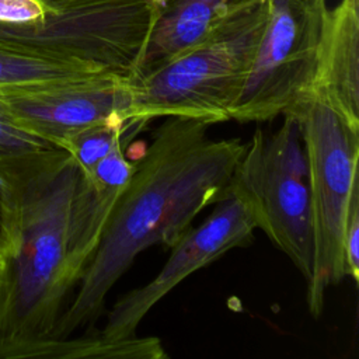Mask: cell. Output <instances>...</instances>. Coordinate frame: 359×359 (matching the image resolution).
Masks as SVG:
<instances>
[{
  "mask_svg": "<svg viewBox=\"0 0 359 359\" xmlns=\"http://www.w3.org/2000/svg\"><path fill=\"white\" fill-rule=\"evenodd\" d=\"M95 73H105V70L87 63L55 57L25 45L0 39V90L43 84Z\"/></svg>",
  "mask_w": 359,
  "mask_h": 359,
  "instance_id": "7c38bea8",
  "label": "cell"
},
{
  "mask_svg": "<svg viewBox=\"0 0 359 359\" xmlns=\"http://www.w3.org/2000/svg\"><path fill=\"white\" fill-rule=\"evenodd\" d=\"M327 11V0H268L261 39L229 119L272 121L304 94Z\"/></svg>",
  "mask_w": 359,
  "mask_h": 359,
  "instance_id": "8992f818",
  "label": "cell"
},
{
  "mask_svg": "<svg viewBox=\"0 0 359 359\" xmlns=\"http://www.w3.org/2000/svg\"><path fill=\"white\" fill-rule=\"evenodd\" d=\"M46 1H55V0H46Z\"/></svg>",
  "mask_w": 359,
  "mask_h": 359,
  "instance_id": "2e32d148",
  "label": "cell"
},
{
  "mask_svg": "<svg viewBox=\"0 0 359 359\" xmlns=\"http://www.w3.org/2000/svg\"><path fill=\"white\" fill-rule=\"evenodd\" d=\"M262 0H154L153 22L130 80L198 46Z\"/></svg>",
  "mask_w": 359,
  "mask_h": 359,
  "instance_id": "8fae6325",
  "label": "cell"
},
{
  "mask_svg": "<svg viewBox=\"0 0 359 359\" xmlns=\"http://www.w3.org/2000/svg\"><path fill=\"white\" fill-rule=\"evenodd\" d=\"M209 126L168 116L156 129L135 160L129 184L50 339L70 337L95 321L108 292L142 251L154 244L174 245L201 210L229 195L245 143L237 137L212 139Z\"/></svg>",
  "mask_w": 359,
  "mask_h": 359,
  "instance_id": "6da1fadb",
  "label": "cell"
},
{
  "mask_svg": "<svg viewBox=\"0 0 359 359\" xmlns=\"http://www.w3.org/2000/svg\"><path fill=\"white\" fill-rule=\"evenodd\" d=\"M282 116V126L269 135L255 129L229 191L248 203L257 229L292 259L307 282L313 268L307 157L297 121Z\"/></svg>",
  "mask_w": 359,
  "mask_h": 359,
  "instance_id": "5b68a950",
  "label": "cell"
},
{
  "mask_svg": "<svg viewBox=\"0 0 359 359\" xmlns=\"http://www.w3.org/2000/svg\"><path fill=\"white\" fill-rule=\"evenodd\" d=\"M149 122L150 119L137 116L126 136L88 174L77 178L70 208V255L79 278L97 250L112 210L133 174L135 161L128 160L126 149Z\"/></svg>",
  "mask_w": 359,
  "mask_h": 359,
  "instance_id": "30bf717a",
  "label": "cell"
},
{
  "mask_svg": "<svg viewBox=\"0 0 359 359\" xmlns=\"http://www.w3.org/2000/svg\"><path fill=\"white\" fill-rule=\"evenodd\" d=\"M137 116L114 115L73 135L63 146L80 174H88L130 130Z\"/></svg>",
  "mask_w": 359,
  "mask_h": 359,
  "instance_id": "4fadbf2b",
  "label": "cell"
},
{
  "mask_svg": "<svg viewBox=\"0 0 359 359\" xmlns=\"http://www.w3.org/2000/svg\"><path fill=\"white\" fill-rule=\"evenodd\" d=\"M300 97L324 102L359 130V0L328 8L311 79Z\"/></svg>",
  "mask_w": 359,
  "mask_h": 359,
  "instance_id": "9c48e42d",
  "label": "cell"
},
{
  "mask_svg": "<svg viewBox=\"0 0 359 359\" xmlns=\"http://www.w3.org/2000/svg\"><path fill=\"white\" fill-rule=\"evenodd\" d=\"M255 229L248 203L229 191V195L217 202L215 210L199 226L189 227L170 247L171 254L167 262L150 282L129 290L115 302L98 335L108 341L133 337L142 320L165 294L229 250L247 245Z\"/></svg>",
  "mask_w": 359,
  "mask_h": 359,
  "instance_id": "ba28073f",
  "label": "cell"
},
{
  "mask_svg": "<svg viewBox=\"0 0 359 359\" xmlns=\"http://www.w3.org/2000/svg\"><path fill=\"white\" fill-rule=\"evenodd\" d=\"M342 258L345 278L359 279V184L355 185L342 231Z\"/></svg>",
  "mask_w": 359,
  "mask_h": 359,
  "instance_id": "5bb4252c",
  "label": "cell"
},
{
  "mask_svg": "<svg viewBox=\"0 0 359 359\" xmlns=\"http://www.w3.org/2000/svg\"><path fill=\"white\" fill-rule=\"evenodd\" d=\"M79 175L57 147L0 160V359L35 358L79 283L70 255Z\"/></svg>",
  "mask_w": 359,
  "mask_h": 359,
  "instance_id": "7a4b0ae2",
  "label": "cell"
},
{
  "mask_svg": "<svg viewBox=\"0 0 359 359\" xmlns=\"http://www.w3.org/2000/svg\"><path fill=\"white\" fill-rule=\"evenodd\" d=\"M130 79L108 72L0 90V112L21 130L57 149L109 116L130 118Z\"/></svg>",
  "mask_w": 359,
  "mask_h": 359,
  "instance_id": "52a82bcc",
  "label": "cell"
},
{
  "mask_svg": "<svg viewBox=\"0 0 359 359\" xmlns=\"http://www.w3.org/2000/svg\"><path fill=\"white\" fill-rule=\"evenodd\" d=\"M283 115L297 121L307 157L313 234L307 306L318 317L325 290L345 278L342 231L352 191L359 184V130L310 97L297 98Z\"/></svg>",
  "mask_w": 359,
  "mask_h": 359,
  "instance_id": "277c9868",
  "label": "cell"
},
{
  "mask_svg": "<svg viewBox=\"0 0 359 359\" xmlns=\"http://www.w3.org/2000/svg\"><path fill=\"white\" fill-rule=\"evenodd\" d=\"M266 10L268 0L257 3L198 46L130 80V118L227 121L252 65Z\"/></svg>",
  "mask_w": 359,
  "mask_h": 359,
  "instance_id": "3957f363",
  "label": "cell"
},
{
  "mask_svg": "<svg viewBox=\"0 0 359 359\" xmlns=\"http://www.w3.org/2000/svg\"><path fill=\"white\" fill-rule=\"evenodd\" d=\"M48 147L53 146L21 130L0 112V160Z\"/></svg>",
  "mask_w": 359,
  "mask_h": 359,
  "instance_id": "9a60e30c",
  "label": "cell"
}]
</instances>
